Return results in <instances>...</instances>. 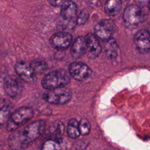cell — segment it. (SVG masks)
Segmentation results:
<instances>
[{
	"instance_id": "2e32d148",
	"label": "cell",
	"mask_w": 150,
	"mask_h": 150,
	"mask_svg": "<svg viewBox=\"0 0 150 150\" xmlns=\"http://www.w3.org/2000/svg\"><path fill=\"white\" fill-rule=\"evenodd\" d=\"M121 1L119 0L108 1L104 5V11L107 15L113 16L117 15L120 11Z\"/></svg>"
},
{
	"instance_id": "7a4b0ae2",
	"label": "cell",
	"mask_w": 150,
	"mask_h": 150,
	"mask_svg": "<svg viewBox=\"0 0 150 150\" xmlns=\"http://www.w3.org/2000/svg\"><path fill=\"white\" fill-rule=\"evenodd\" d=\"M71 76L64 69L52 71L46 74L41 81L42 87L47 90H52L66 87L70 81Z\"/></svg>"
},
{
	"instance_id": "6da1fadb",
	"label": "cell",
	"mask_w": 150,
	"mask_h": 150,
	"mask_svg": "<svg viewBox=\"0 0 150 150\" xmlns=\"http://www.w3.org/2000/svg\"><path fill=\"white\" fill-rule=\"evenodd\" d=\"M45 122L42 120L34 121L23 129L12 134L9 139L11 148L15 150L24 148L36 139L43 132Z\"/></svg>"
},
{
	"instance_id": "277c9868",
	"label": "cell",
	"mask_w": 150,
	"mask_h": 150,
	"mask_svg": "<svg viewBox=\"0 0 150 150\" xmlns=\"http://www.w3.org/2000/svg\"><path fill=\"white\" fill-rule=\"evenodd\" d=\"M142 12L139 6L131 4L125 8L123 13V20L125 26L128 28H136L142 22Z\"/></svg>"
},
{
	"instance_id": "30bf717a",
	"label": "cell",
	"mask_w": 150,
	"mask_h": 150,
	"mask_svg": "<svg viewBox=\"0 0 150 150\" xmlns=\"http://www.w3.org/2000/svg\"><path fill=\"white\" fill-rule=\"evenodd\" d=\"M4 87L5 93L11 98L17 97L23 90V85L21 81L13 76H8L5 77Z\"/></svg>"
},
{
	"instance_id": "5b68a950",
	"label": "cell",
	"mask_w": 150,
	"mask_h": 150,
	"mask_svg": "<svg viewBox=\"0 0 150 150\" xmlns=\"http://www.w3.org/2000/svg\"><path fill=\"white\" fill-rule=\"evenodd\" d=\"M71 98V91L67 88H60L47 90L43 94V98L47 102L53 104H64Z\"/></svg>"
},
{
	"instance_id": "d4e9b609",
	"label": "cell",
	"mask_w": 150,
	"mask_h": 150,
	"mask_svg": "<svg viewBox=\"0 0 150 150\" xmlns=\"http://www.w3.org/2000/svg\"><path fill=\"white\" fill-rule=\"evenodd\" d=\"M148 32H149V34H150V25H149V29H148Z\"/></svg>"
},
{
	"instance_id": "d6986e66",
	"label": "cell",
	"mask_w": 150,
	"mask_h": 150,
	"mask_svg": "<svg viewBox=\"0 0 150 150\" xmlns=\"http://www.w3.org/2000/svg\"><path fill=\"white\" fill-rule=\"evenodd\" d=\"M61 142L60 138H49L43 144L42 150H60Z\"/></svg>"
},
{
	"instance_id": "7c38bea8",
	"label": "cell",
	"mask_w": 150,
	"mask_h": 150,
	"mask_svg": "<svg viewBox=\"0 0 150 150\" xmlns=\"http://www.w3.org/2000/svg\"><path fill=\"white\" fill-rule=\"evenodd\" d=\"M86 54L90 59L97 58L101 52V46L95 35L88 33L85 36Z\"/></svg>"
},
{
	"instance_id": "9a60e30c",
	"label": "cell",
	"mask_w": 150,
	"mask_h": 150,
	"mask_svg": "<svg viewBox=\"0 0 150 150\" xmlns=\"http://www.w3.org/2000/svg\"><path fill=\"white\" fill-rule=\"evenodd\" d=\"M104 47L106 56L109 60H112L117 57L118 54L119 47L114 39L111 38L107 41H105Z\"/></svg>"
},
{
	"instance_id": "5bb4252c",
	"label": "cell",
	"mask_w": 150,
	"mask_h": 150,
	"mask_svg": "<svg viewBox=\"0 0 150 150\" xmlns=\"http://www.w3.org/2000/svg\"><path fill=\"white\" fill-rule=\"evenodd\" d=\"M77 5L73 1H64L60 6V15L64 20H70L75 17Z\"/></svg>"
},
{
	"instance_id": "603a6c76",
	"label": "cell",
	"mask_w": 150,
	"mask_h": 150,
	"mask_svg": "<svg viewBox=\"0 0 150 150\" xmlns=\"http://www.w3.org/2000/svg\"><path fill=\"white\" fill-rule=\"evenodd\" d=\"M88 18H89L88 11L86 9H83L79 12L77 17L76 23L78 25H84L87 21Z\"/></svg>"
},
{
	"instance_id": "8fae6325",
	"label": "cell",
	"mask_w": 150,
	"mask_h": 150,
	"mask_svg": "<svg viewBox=\"0 0 150 150\" xmlns=\"http://www.w3.org/2000/svg\"><path fill=\"white\" fill-rule=\"evenodd\" d=\"M134 43L138 51L142 54L150 51V34L148 29H140L134 36Z\"/></svg>"
},
{
	"instance_id": "3957f363",
	"label": "cell",
	"mask_w": 150,
	"mask_h": 150,
	"mask_svg": "<svg viewBox=\"0 0 150 150\" xmlns=\"http://www.w3.org/2000/svg\"><path fill=\"white\" fill-rule=\"evenodd\" d=\"M33 115V110L28 107H21L15 110L11 115L6 124V129L13 131L29 121Z\"/></svg>"
},
{
	"instance_id": "44dd1931",
	"label": "cell",
	"mask_w": 150,
	"mask_h": 150,
	"mask_svg": "<svg viewBox=\"0 0 150 150\" xmlns=\"http://www.w3.org/2000/svg\"><path fill=\"white\" fill-rule=\"evenodd\" d=\"M79 128L80 135H87L91 130V125L88 121L86 118H81L79 122Z\"/></svg>"
},
{
	"instance_id": "8992f818",
	"label": "cell",
	"mask_w": 150,
	"mask_h": 150,
	"mask_svg": "<svg viewBox=\"0 0 150 150\" xmlns=\"http://www.w3.org/2000/svg\"><path fill=\"white\" fill-rule=\"evenodd\" d=\"M94 30L95 36L105 42L112 38L115 25L111 19H103L95 25Z\"/></svg>"
},
{
	"instance_id": "cb8c5ba5",
	"label": "cell",
	"mask_w": 150,
	"mask_h": 150,
	"mask_svg": "<svg viewBox=\"0 0 150 150\" xmlns=\"http://www.w3.org/2000/svg\"><path fill=\"white\" fill-rule=\"evenodd\" d=\"M64 1H49V3L53 6H59L62 5Z\"/></svg>"
},
{
	"instance_id": "9c48e42d",
	"label": "cell",
	"mask_w": 150,
	"mask_h": 150,
	"mask_svg": "<svg viewBox=\"0 0 150 150\" xmlns=\"http://www.w3.org/2000/svg\"><path fill=\"white\" fill-rule=\"evenodd\" d=\"M72 41L71 34L66 32H60L51 36L49 42L52 47L56 50H63L66 49Z\"/></svg>"
},
{
	"instance_id": "ba28073f",
	"label": "cell",
	"mask_w": 150,
	"mask_h": 150,
	"mask_svg": "<svg viewBox=\"0 0 150 150\" xmlns=\"http://www.w3.org/2000/svg\"><path fill=\"white\" fill-rule=\"evenodd\" d=\"M15 70L18 77L28 83H33L37 80V74L30 66V64L21 61L17 63Z\"/></svg>"
},
{
	"instance_id": "4fadbf2b",
	"label": "cell",
	"mask_w": 150,
	"mask_h": 150,
	"mask_svg": "<svg viewBox=\"0 0 150 150\" xmlns=\"http://www.w3.org/2000/svg\"><path fill=\"white\" fill-rule=\"evenodd\" d=\"M86 54V40L84 36H78L74 40L71 48L70 54L74 59H78Z\"/></svg>"
},
{
	"instance_id": "ffe728a7",
	"label": "cell",
	"mask_w": 150,
	"mask_h": 150,
	"mask_svg": "<svg viewBox=\"0 0 150 150\" xmlns=\"http://www.w3.org/2000/svg\"><path fill=\"white\" fill-rule=\"evenodd\" d=\"M12 114L8 105H4L0 108V128L7 124Z\"/></svg>"
},
{
	"instance_id": "7402d4cb",
	"label": "cell",
	"mask_w": 150,
	"mask_h": 150,
	"mask_svg": "<svg viewBox=\"0 0 150 150\" xmlns=\"http://www.w3.org/2000/svg\"><path fill=\"white\" fill-rule=\"evenodd\" d=\"M64 126L60 121H56L52 127V132L54 134V138H60L63 134Z\"/></svg>"
},
{
	"instance_id": "ac0fdd59",
	"label": "cell",
	"mask_w": 150,
	"mask_h": 150,
	"mask_svg": "<svg viewBox=\"0 0 150 150\" xmlns=\"http://www.w3.org/2000/svg\"><path fill=\"white\" fill-rule=\"evenodd\" d=\"M30 65L36 74H43L46 72L48 69V66L46 62L40 59H36L33 60L30 63Z\"/></svg>"
},
{
	"instance_id": "e0dca14e",
	"label": "cell",
	"mask_w": 150,
	"mask_h": 150,
	"mask_svg": "<svg viewBox=\"0 0 150 150\" xmlns=\"http://www.w3.org/2000/svg\"><path fill=\"white\" fill-rule=\"evenodd\" d=\"M67 133L68 136L72 139H76L80 135L79 121L76 118H72L69 121L67 127Z\"/></svg>"
},
{
	"instance_id": "484cf974",
	"label": "cell",
	"mask_w": 150,
	"mask_h": 150,
	"mask_svg": "<svg viewBox=\"0 0 150 150\" xmlns=\"http://www.w3.org/2000/svg\"><path fill=\"white\" fill-rule=\"evenodd\" d=\"M148 6H149V11H150V1L149 2V4H148Z\"/></svg>"
},
{
	"instance_id": "52a82bcc",
	"label": "cell",
	"mask_w": 150,
	"mask_h": 150,
	"mask_svg": "<svg viewBox=\"0 0 150 150\" xmlns=\"http://www.w3.org/2000/svg\"><path fill=\"white\" fill-rule=\"evenodd\" d=\"M68 72L71 77L77 81L85 80L92 74L91 69L82 62L71 63L69 66Z\"/></svg>"
}]
</instances>
